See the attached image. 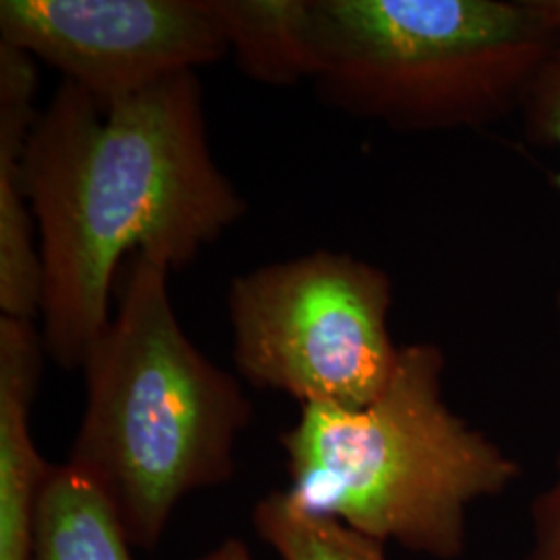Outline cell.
<instances>
[{
	"instance_id": "3957f363",
	"label": "cell",
	"mask_w": 560,
	"mask_h": 560,
	"mask_svg": "<svg viewBox=\"0 0 560 560\" xmlns=\"http://www.w3.org/2000/svg\"><path fill=\"white\" fill-rule=\"evenodd\" d=\"M444 372L439 345L411 342L368 407L303 405L280 434L291 502L421 557L460 559L469 509L504 494L521 469L453 411Z\"/></svg>"
},
{
	"instance_id": "ba28073f",
	"label": "cell",
	"mask_w": 560,
	"mask_h": 560,
	"mask_svg": "<svg viewBox=\"0 0 560 560\" xmlns=\"http://www.w3.org/2000/svg\"><path fill=\"white\" fill-rule=\"evenodd\" d=\"M34 57L0 42V310L4 318L40 314L42 260L34 214L21 185V159L36 122Z\"/></svg>"
},
{
	"instance_id": "8fae6325",
	"label": "cell",
	"mask_w": 560,
	"mask_h": 560,
	"mask_svg": "<svg viewBox=\"0 0 560 560\" xmlns=\"http://www.w3.org/2000/svg\"><path fill=\"white\" fill-rule=\"evenodd\" d=\"M254 529L280 560H386V544L339 521L301 511L284 490L254 506Z\"/></svg>"
},
{
	"instance_id": "277c9868",
	"label": "cell",
	"mask_w": 560,
	"mask_h": 560,
	"mask_svg": "<svg viewBox=\"0 0 560 560\" xmlns=\"http://www.w3.org/2000/svg\"><path fill=\"white\" fill-rule=\"evenodd\" d=\"M322 98L400 131L520 113L560 34V0H310Z\"/></svg>"
},
{
	"instance_id": "8992f818",
	"label": "cell",
	"mask_w": 560,
	"mask_h": 560,
	"mask_svg": "<svg viewBox=\"0 0 560 560\" xmlns=\"http://www.w3.org/2000/svg\"><path fill=\"white\" fill-rule=\"evenodd\" d=\"M0 42L104 104L231 52L212 0H2Z\"/></svg>"
},
{
	"instance_id": "52a82bcc",
	"label": "cell",
	"mask_w": 560,
	"mask_h": 560,
	"mask_svg": "<svg viewBox=\"0 0 560 560\" xmlns=\"http://www.w3.org/2000/svg\"><path fill=\"white\" fill-rule=\"evenodd\" d=\"M34 322L0 320V560H30L42 486L52 465L32 436V402L44 365Z\"/></svg>"
},
{
	"instance_id": "7c38bea8",
	"label": "cell",
	"mask_w": 560,
	"mask_h": 560,
	"mask_svg": "<svg viewBox=\"0 0 560 560\" xmlns=\"http://www.w3.org/2000/svg\"><path fill=\"white\" fill-rule=\"evenodd\" d=\"M520 115L527 140L541 148H555L560 154V34L536 78L529 83L521 102ZM557 185L560 189V171ZM557 322L560 335V291Z\"/></svg>"
},
{
	"instance_id": "5bb4252c",
	"label": "cell",
	"mask_w": 560,
	"mask_h": 560,
	"mask_svg": "<svg viewBox=\"0 0 560 560\" xmlns=\"http://www.w3.org/2000/svg\"><path fill=\"white\" fill-rule=\"evenodd\" d=\"M198 560H256L247 544L237 538H226Z\"/></svg>"
},
{
	"instance_id": "6da1fadb",
	"label": "cell",
	"mask_w": 560,
	"mask_h": 560,
	"mask_svg": "<svg viewBox=\"0 0 560 560\" xmlns=\"http://www.w3.org/2000/svg\"><path fill=\"white\" fill-rule=\"evenodd\" d=\"M21 185L40 233L42 342L67 370L113 318L125 256L183 268L247 212L212 156L196 73L108 104L62 81L30 131Z\"/></svg>"
},
{
	"instance_id": "30bf717a",
	"label": "cell",
	"mask_w": 560,
	"mask_h": 560,
	"mask_svg": "<svg viewBox=\"0 0 560 560\" xmlns=\"http://www.w3.org/2000/svg\"><path fill=\"white\" fill-rule=\"evenodd\" d=\"M212 7L245 75L270 85L314 78L310 0H212Z\"/></svg>"
},
{
	"instance_id": "7a4b0ae2",
	"label": "cell",
	"mask_w": 560,
	"mask_h": 560,
	"mask_svg": "<svg viewBox=\"0 0 560 560\" xmlns=\"http://www.w3.org/2000/svg\"><path fill=\"white\" fill-rule=\"evenodd\" d=\"M168 272L133 256L119 305L81 365L85 407L67 460L145 550L161 544L183 499L233 478L254 411L241 382L180 328Z\"/></svg>"
},
{
	"instance_id": "5b68a950",
	"label": "cell",
	"mask_w": 560,
	"mask_h": 560,
	"mask_svg": "<svg viewBox=\"0 0 560 560\" xmlns=\"http://www.w3.org/2000/svg\"><path fill=\"white\" fill-rule=\"evenodd\" d=\"M393 301L378 266L326 249L235 277L229 316L241 378L301 407H368L399 363Z\"/></svg>"
},
{
	"instance_id": "4fadbf2b",
	"label": "cell",
	"mask_w": 560,
	"mask_h": 560,
	"mask_svg": "<svg viewBox=\"0 0 560 560\" xmlns=\"http://www.w3.org/2000/svg\"><path fill=\"white\" fill-rule=\"evenodd\" d=\"M529 546L521 560H560V448L552 478L532 504Z\"/></svg>"
},
{
	"instance_id": "9c48e42d",
	"label": "cell",
	"mask_w": 560,
	"mask_h": 560,
	"mask_svg": "<svg viewBox=\"0 0 560 560\" xmlns=\"http://www.w3.org/2000/svg\"><path fill=\"white\" fill-rule=\"evenodd\" d=\"M113 504L69 463L52 465L34 521L30 560H133Z\"/></svg>"
}]
</instances>
